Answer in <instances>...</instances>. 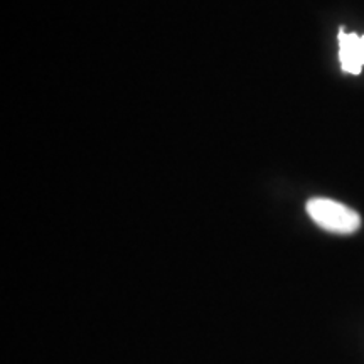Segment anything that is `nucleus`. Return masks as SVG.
<instances>
[{"label": "nucleus", "instance_id": "f257e3e1", "mask_svg": "<svg viewBox=\"0 0 364 364\" xmlns=\"http://www.w3.org/2000/svg\"><path fill=\"white\" fill-rule=\"evenodd\" d=\"M307 213L322 230L338 235H351L361 228V216L346 204L326 198H314L307 203Z\"/></svg>", "mask_w": 364, "mask_h": 364}, {"label": "nucleus", "instance_id": "f03ea898", "mask_svg": "<svg viewBox=\"0 0 364 364\" xmlns=\"http://www.w3.org/2000/svg\"><path fill=\"white\" fill-rule=\"evenodd\" d=\"M339 59L341 66L346 73L359 75L363 70L364 59L361 53V36L354 33H344L339 31Z\"/></svg>", "mask_w": 364, "mask_h": 364}, {"label": "nucleus", "instance_id": "7ed1b4c3", "mask_svg": "<svg viewBox=\"0 0 364 364\" xmlns=\"http://www.w3.org/2000/svg\"><path fill=\"white\" fill-rule=\"evenodd\" d=\"M361 53H363V59H364V36H361Z\"/></svg>", "mask_w": 364, "mask_h": 364}]
</instances>
